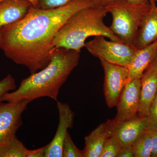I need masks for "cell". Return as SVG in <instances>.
<instances>
[{"label": "cell", "mask_w": 157, "mask_h": 157, "mask_svg": "<svg viewBox=\"0 0 157 157\" xmlns=\"http://www.w3.org/2000/svg\"><path fill=\"white\" fill-rule=\"evenodd\" d=\"M98 6L99 0H72L49 9L33 6L22 19L1 29L0 48L31 73L38 72L50 62L56 49L54 40L67 21L81 9Z\"/></svg>", "instance_id": "1"}, {"label": "cell", "mask_w": 157, "mask_h": 157, "mask_svg": "<svg viewBox=\"0 0 157 157\" xmlns=\"http://www.w3.org/2000/svg\"><path fill=\"white\" fill-rule=\"evenodd\" d=\"M81 52L63 48H56L49 63L21 82L17 90L6 93L2 102H32L47 97L57 101L59 90L72 71L78 66Z\"/></svg>", "instance_id": "2"}, {"label": "cell", "mask_w": 157, "mask_h": 157, "mask_svg": "<svg viewBox=\"0 0 157 157\" xmlns=\"http://www.w3.org/2000/svg\"><path fill=\"white\" fill-rule=\"evenodd\" d=\"M107 13L106 7L101 6L89 7L77 11L59 31L53 41L55 48L81 52L89 37L98 36L122 42L104 23V18Z\"/></svg>", "instance_id": "3"}, {"label": "cell", "mask_w": 157, "mask_h": 157, "mask_svg": "<svg viewBox=\"0 0 157 157\" xmlns=\"http://www.w3.org/2000/svg\"><path fill=\"white\" fill-rule=\"evenodd\" d=\"M112 16L109 27L122 42L133 44L144 17L150 9L149 2L135 4L127 0H116L105 6Z\"/></svg>", "instance_id": "4"}, {"label": "cell", "mask_w": 157, "mask_h": 157, "mask_svg": "<svg viewBox=\"0 0 157 157\" xmlns=\"http://www.w3.org/2000/svg\"><path fill=\"white\" fill-rule=\"evenodd\" d=\"M84 47L95 57L128 68L137 50L133 45L109 41L101 36H96L86 42Z\"/></svg>", "instance_id": "5"}, {"label": "cell", "mask_w": 157, "mask_h": 157, "mask_svg": "<svg viewBox=\"0 0 157 157\" xmlns=\"http://www.w3.org/2000/svg\"><path fill=\"white\" fill-rule=\"evenodd\" d=\"M104 72V90L109 108L115 107L127 83L130 80L128 68L99 59Z\"/></svg>", "instance_id": "6"}, {"label": "cell", "mask_w": 157, "mask_h": 157, "mask_svg": "<svg viewBox=\"0 0 157 157\" xmlns=\"http://www.w3.org/2000/svg\"><path fill=\"white\" fill-rule=\"evenodd\" d=\"M30 102L26 100L12 103L0 102V144L16 135L22 125V113Z\"/></svg>", "instance_id": "7"}, {"label": "cell", "mask_w": 157, "mask_h": 157, "mask_svg": "<svg viewBox=\"0 0 157 157\" xmlns=\"http://www.w3.org/2000/svg\"><path fill=\"white\" fill-rule=\"evenodd\" d=\"M140 79L130 80L124 88L116 107L117 113L113 119L122 122L132 120L138 116L140 103Z\"/></svg>", "instance_id": "8"}, {"label": "cell", "mask_w": 157, "mask_h": 157, "mask_svg": "<svg viewBox=\"0 0 157 157\" xmlns=\"http://www.w3.org/2000/svg\"><path fill=\"white\" fill-rule=\"evenodd\" d=\"M59 112V124L52 140L47 144L45 157H63L64 140L68 129L72 128L75 113L67 103L56 101Z\"/></svg>", "instance_id": "9"}, {"label": "cell", "mask_w": 157, "mask_h": 157, "mask_svg": "<svg viewBox=\"0 0 157 157\" xmlns=\"http://www.w3.org/2000/svg\"><path fill=\"white\" fill-rule=\"evenodd\" d=\"M106 122L111 135L117 137L124 146H132L148 126L147 117L139 116L132 120L118 122L113 119L108 120Z\"/></svg>", "instance_id": "10"}, {"label": "cell", "mask_w": 157, "mask_h": 157, "mask_svg": "<svg viewBox=\"0 0 157 157\" xmlns=\"http://www.w3.org/2000/svg\"><path fill=\"white\" fill-rule=\"evenodd\" d=\"M150 9L144 17L132 45L140 49L157 40L156 0H148Z\"/></svg>", "instance_id": "11"}, {"label": "cell", "mask_w": 157, "mask_h": 157, "mask_svg": "<svg viewBox=\"0 0 157 157\" xmlns=\"http://www.w3.org/2000/svg\"><path fill=\"white\" fill-rule=\"evenodd\" d=\"M140 103L138 115L147 117L150 107L157 92V70L150 66L140 78Z\"/></svg>", "instance_id": "12"}, {"label": "cell", "mask_w": 157, "mask_h": 157, "mask_svg": "<svg viewBox=\"0 0 157 157\" xmlns=\"http://www.w3.org/2000/svg\"><path fill=\"white\" fill-rule=\"evenodd\" d=\"M33 6L27 0H5L1 2L0 29L4 26L22 19Z\"/></svg>", "instance_id": "13"}, {"label": "cell", "mask_w": 157, "mask_h": 157, "mask_svg": "<svg viewBox=\"0 0 157 157\" xmlns=\"http://www.w3.org/2000/svg\"><path fill=\"white\" fill-rule=\"evenodd\" d=\"M157 52V40L144 48L137 49L128 67L130 80L140 79L153 61Z\"/></svg>", "instance_id": "14"}, {"label": "cell", "mask_w": 157, "mask_h": 157, "mask_svg": "<svg viewBox=\"0 0 157 157\" xmlns=\"http://www.w3.org/2000/svg\"><path fill=\"white\" fill-rule=\"evenodd\" d=\"M111 136L107 123L101 124L85 137L84 157H100L104 144Z\"/></svg>", "instance_id": "15"}, {"label": "cell", "mask_w": 157, "mask_h": 157, "mask_svg": "<svg viewBox=\"0 0 157 157\" xmlns=\"http://www.w3.org/2000/svg\"><path fill=\"white\" fill-rule=\"evenodd\" d=\"M27 150L15 135L0 144V157H26Z\"/></svg>", "instance_id": "16"}, {"label": "cell", "mask_w": 157, "mask_h": 157, "mask_svg": "<svg viewBox=\"0 0 157 157\" xmlns=\"http://www.w3.org/2000/svg\"><path fill=\"white\" fill-rule=\"evenodd\" d=\"M134 157H151V136L148 129L137 138L132 145Z\"/></svg>", "instance_id": "17"}, {"label": "cell", "mask_w": 157, "mask_h": 157, "mask_svg": "<svg viewBox=\"0 0 157 157\" xmlns=\"http://www.w3.org/2000/svg\"><path fill=\"white\" fill-rule=\"evenodd\" d=\"M124 145L114 135H111L106 140L100 157H117Z\"/></svg>", "instance_id": "18"}, {"label": "cell", "mask_w": 157, "mask_h": 157, "mask_svg": "<svg viewBox=\"0 0 157 157\" xmlns=\"http://www.w3.org/2000/svg\"><path fill=\"white\" fill-rule=\"evenodd\" d=\"M62 154L63 157H84L83 151L76 146L69 132L64 140Z\"/></svg>", "instance_id": "19"}, {"label": "cell", "mask_w": 157, "mask_h": 157, "mask_svg": "<svg viewBox=\"0 0 157 157\" xmlns=\"http://www.w3.org/2000/svg\"><path fill=\"white\" fill-rule=\"evenodd\" d=\"M15 79L11 74H8L0 81V102L3 96L6 93L10 92L16 89Z\"/></svg>", "instance_id": "20"}, {"label": "cell", "mask_w": 157, "mask_h": 157, "mask_svg": "<svg viewBox=\"0 0 157 157\" xmlns=\"http://www.w3.org/2000/svg\"><path fill=\"white\" fill-rule=\"evenodd\" d=\"M147 120V128L157 129V92L150 107Z\"/></svg>", "instance_id": "21"}, {"label": "cell", "mask_w": 157, "mask_h": 157, "mask_svg": "<svg viewBox=\"0 0 157 157\" xmlns=\"http://www.w3.org/2000/svg\"><path fill=\"white\" fill-rule=\"evenodd\" d=\"M72 0H38V7L44 9H55L67 5Z\"/></svg>", "instance_id": "22"}, {"label": "cell", "mask_w": 157, "mask_h": 157, "mask_svg": "<svg viewBox=\"0 0 157 157\" xmlns=\"http://www.w3.org/2000/svg\"><path fill=\"white\" fill-rule=\"evenodd\" d=\"M147 129L149 131L151 138V157H157V129Z\"/></svg>", "instance_id": "23"}, {"label": "cell", "mask_w": 157, "mask_h": 157, "mask_svg": "<svg viewBox=\"0 0 157 157\" xmlns=\"http://www.w3.org/2000/svg\"><path fill=\"white\" fill-rule=\"evenodd\" d=\"M47 145L35 150L28 149L26 157H45Z\"/></svg>", "instance_id": "24"}, {"label": "cell", "mask_w": 157, "mask_h": 157, "mask_svg": "<svg viewBox=\"0 0 157 157\" xmlns=\"http://www.w3.org/2000/svg\"><path fill=\"white\" fill-rule=\"evenodd\" d=\"M117 157H134L132 146H124Z\"/></svg>", "instance_id": "25"}, {"label": "cell", "mask_w": 157, "mask_h": 157, "mask_svg": "<svg viewBox=\"0 0 157 157\" xmlns=\"http://www.w3.org/2000/svg\"><path fill=\"white\" fill-rule=\"evenodd\" d=\"M129 2L135 4H146L149 2L148 0H127Z\"/></svg>", "instance_id": "26"}, {"label": "cell", "mask_w": 157, "mask_h": 157, "mask_svg": "<svg viewBox=\"0 0 157 157\" xmlns=\"http://www.w3.org/2000/svg\"><path fill=\"white\" fill-rule=\"evenodd\" d=\"M115 1L116 0H99V2L100 6L105 7L107 5H109L110 3Z\"/></svg>", "instance_id": "27"}, {"label": "cell", "mask_w": 157, "mask_h": 157, "mask_svg": "<svg viewBox=\"0 0 157 157\" xmlns=\"http://www.w3.org/2000/svg\"><path fill=\"white\" fill-rule=\"evenodd\" d=\"M3 1H5V0H0V2ZM27 1L29 2L34 7H38V0H27Z\"/></svg>", "instance_id": "28"}, {"label": "cell", "mask_w": 157, "mask_h": 157, "mask_svg": "<svg viewBox=\"0 0 157 157\" xmlns=\"http://www.w3.org/2000/svg\"><path fill=\"white\" fill-rule=\"evenodd\" d=\"M150 66H153V67H154L157 70V52L156 54V55L153 61L152 62V63H151V64L150 65Z\"/></svg>", "instance_id": "29"}]
</instances>
